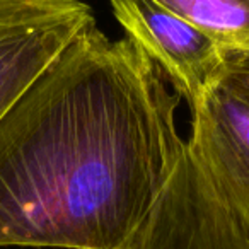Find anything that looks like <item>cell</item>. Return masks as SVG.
Segmentation results:
<instances>
[{"mask_svg": "<svg viewBox=\"0 0 249 249\" xmlns=\"http://www.w3.org/2000/svg\"><path fill=\"white\" fill-rule=\"evenodd\" d=\"M220 86L249 106V53L225 52V75Z\"/></svg>", "mask_w": 249, "mask_h": 249, "instance_id": "52a82bcc", "label": "cell"}, {"mask_svg": "<svg viewBox=\"0 0 249 249\" xmlns=\"http://www.w3.org/2000/svg\"><path fill=\"white\" fill-rule=\"evenodd\" d=\"M181 96L90 24L0 118V248L132 249L186 152Z\"/></svg>", "mask_w": 249, "mask_h": 249, "instance_id": "6da1fadb", "label": "cell"}, {"mask_svg": "<svg viewBox=\"0 0 249 249\" xmlns=\"http://www.w3.org/2000/svg\"><path fill=\"white\" fill-rule=\"evenodd\" d=\"M207 33L224 52L249 53V0H157Z\"/></svg>", "mask_w": 249, "mask_h": 249, "instance_id": "8992f818", "label": "cell"}, {"mask_svg": "<svg viewBox=\"0 0 249 249\" xmlns=\"http://www.w3.org/2000/svg\"><path fill=\"white\" fill-rule=\"evenodd\" d=\"M90 24L84 0H0V118Z\"/></svg>", "mask_w": 249, "mask_h": 249, "instance_id": "277c9868", "label": "cell"}, {"mask_svg": "<svg viewBox=\"0 0 249 249\" xmlns=\"http://www.w3.org/2000/svg\"><path fill=\"white\" fill-rule=\"evenodd\" d=\"M126 36L137 41L166 72L193 111L225 75V52L200 28L157 0H109Z\"/></svg>", "mask_w": 249, "mask_h": 249, "instance_id": "7a4b0ae2", "label": "cell"}, {"mask_svg": "<svg viewBox=\"0 0 249 249\" xmlns=\"http://www.w3.org/2000/svg\"><path fill=\"white\" fill-rule=\"evenodd\" d=\"M132 249H249V231L186 152Z\"/></svg>", "mask_w": 249, "mask_h": 249, "instance_id": "3957f363", "label": "cell"}, {"mask_svg": "<svg viewBox=\"0 0 249 249\" xmlns=\"http://www.w3.org/2000/svg\"><path fill=\"white\" fill-rule=\"evenodd\" d=\"M191 114L188 152L249 231V106L218 86Z\"/></svg>", "mask_w": 249, "mask_h": 249, "instance_id": "5b68a950", "label": "cell"}]
</instances>
